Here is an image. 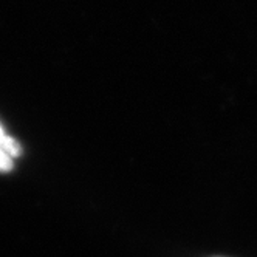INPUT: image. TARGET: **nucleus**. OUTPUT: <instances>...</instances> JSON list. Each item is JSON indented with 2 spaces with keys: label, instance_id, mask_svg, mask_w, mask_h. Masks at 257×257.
Returning <instances> with one entry per match:
<instances>
[{
  "label": "nucleus",
  "instance_id": "f257e3e1",
  "mask_svg": "<svg viewBox=\"0 0 257 257\" xmlns=\"http://www.w3.org/2000/svg\"><path fill=\"white\" fill-rule=\"evenodd\" d=\"M16 155H17L16 143L11 138H8L2 128H0V169H10L11 161Z\"/></svg>",
  "mask_w": 257,
  "mask_h": 257
}]
</instances>
